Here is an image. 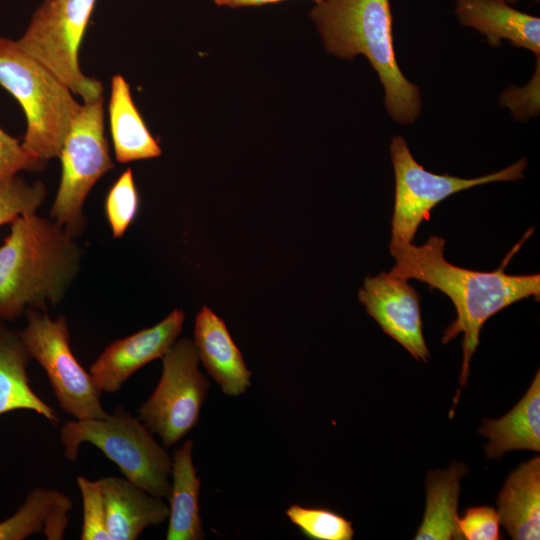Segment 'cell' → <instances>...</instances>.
Masks as SVG:
<instances>
[{
    "label": "cell",
    "instance_id": "obj_28",
    "mask_svg": "<svg viewBox=\"0 0 540 540\" xmlns=\"http://www.w3.org/2000/svg\"><path fill=\"white\" fill-rule=\"evenodd\" d=\"M463 539L498 540L500 539V519L497 510L491 506H474L466 509L458 520Z\"/></svg>",
    "mask_w": 540,
    "mask_h": 540
},
{
    "label": "cell",
    "instance_id": "obj_15",
    "mask_svg": "<svg viewBox=\"0 0 540 540\" xmlns=\"http://www.w3.org/2000/svg\"><path fill=\"white\" fill-rule=\"evenodd\" d=\"M455 13L461 24L479 31L492 47L506 39L539 58V17L518 11L505 0H457Z\"/></svg>",
    "mask_w": 540,
    "mask_h": 540
},
{
    "label": "cell",
    "instance_id": "obj_18",
    "mask_svg": "<svg viewBox=\"0 0 540 540\" xmlns=\"http://www.w3.org/2000/svg\"><path fill=\"white\" fill-rule=\"evenodd\" d=\"M30 355L20 333L12 331L0 320V415L14 410H31L59 423L55 410L31 388L27 373Z\"/></svg>",
    "mask_w": 540,
    "mask_h": 540
},
{
    "label": "cell",
    "instance_id": "obj_25",
    "mask_svg": "<svg viewBox=\"0 0 540 540\" xmlns=\"http://www.w3.org/2000/svg\"><path fill=\"white\" fill-rule=\"evenodd\" d=\"M139 208V196L133 172L127 168L110 188L105 200V214L114 238H121Z\"/></svg>",
    "mask_w": 540,
    "mask_h": 540
},
{
    "label": "cell",
    "instance_id": "obj_30",
    "mask_svg": "<svg viewBox=\"0 0 540 540\" xmlns=\"http://www.w3.org/2000/svg\"><path fill=\"white\" fill-rule=\"evenodd\" d=\"M219 6H228V7H242V6H259L269 3H276L283 0H213ZM316 4L322 2L323 0H313Z\"/></svg>",
    "mask_w": 540,
    "mask_h": 540
},
{
    "label": "cell",
    "instance_id": "obj_10",
    "mask_svg": "<svg viewBox=\"0 0 540 540\" xmlns=\"http://www.w3.org/2000/svg\"><path fill=\"white\" fill-rule=\"evenodd\" d=\"M395 174V202L391 222L392 239L412 242L421 222L445 198L471 187L497 181L522 179L526 158L491 174L476 178H460L427 171L413 157L402 136H395L390 145Z\"/></svg>",
    "mask_w": 540,
    "mask_h": 540
},
{
    "label": "cell",
    "instance_id": "obj_16",
    "mask_svg": "<svg viewBox=\"0 0 540 540\" xmlns=\"http://www.w3.org/2000/svg\"><path fill=\"white\" fill-rule=\"evenodd\" d=\"M500 524L514 540L540 538V458L521 463L497 497Z\"/></svg>",
    "mask_w": 540,
    "mask_h": 540
},
{
    "label": "cell",
    "instance_id": "obj_2",
    "mask_svg": "<svg viewBox=\"0 0 540 540\" xmlns=\"http://www.w3.org/2000/svg\"><path fill=\"white\" fill-rule=\"evenodd\" d=\"M82 257L76 238L55 220L36 213L15 218L0 246V320L60 304Z\"/></svg>",
    "mask_w": 540,
    "mask_h": 540
},
{
    "label": "cell",
    "instance_id": "obj_3",
    "mask_svg": "<svg viewBox=\"0 0 540 540\" xmlns=\"http://www.w3.org/2000/svg\"><path fill=\"white\" fill-rule=\"evenodd\" d=\"M328 53L352 60L364 55L384 88L393 120L411 124L421 111L418 86L401 72L395 57L389 0H323L310 11Z\"/></svg>",
    "mask_w": 540,
    "mask_h": 540
},
{
    "label": "cell",
    "instance_id": "obj_31",
    "mask_svg": "<svg viewBox=\"0 0 540 540\" xmlns=\"http://www.w3.org/2000/svg\"><path fill=\"white\" fill-rule=\"evenodd\" d=\"M507 3H511V4H514L516 3L518 0H505ZM534 1H537L539 2V0H534Z\"/></svg>",
    "mask_w": 540,
    "mask_h": 540
},
{
    "label": "cell",
    "instance_id": "obj_1",
    "mask_svg": "<svg viewBox=\"0 0 540 540\" xmlns=\"http://www.w3.org/2000/svg\"><path fill=\"white\" fill-rule=\"evenodd\" d=\"M445 240L431 236L420 245L401 239L390 241V253L395 259L390 275L405 280L416 279L430 289L446 294L454 304L456 319L445 329L442 342L463 334V362L460 388L469 375L470 360L479 345L484 323L505 307L524 298L539 300L540 276L510 275L505 272L509 258L519 245L507 255L500 268L491 272L474 271L449 263L444 257Z\"/></svg>",
    "mask_w": 540,
    "mask_h": 540
},
{
    "label": "cell",
    "instance_id": "obj_21",
    "mask_svg": "<svg viewBox=\"0 0 540 540\" xmlns=\"http://www.w3.org/2000/svg\"><path fill=\"white\" fill-rule=\"evenodd\" d=\"M72 505L71 499L58 490L37 487L14 515L0 522V540H22L36 533L48 540H61Z\"/></svg>",
    "mask_w": 540,
    "mask_h": 540
},
{
    "label": "cell",
    "instance_id": "obj_24",
    "mask_svg": "<svg viewBox=\"0 0 540 540\" xmlns=\"http://www.w3.org/2000/svg\"><path fill=\"white\" fill-rule=\"evenodd\" d=\"M46 195L41 181L29 184L19 174L0 181V226L21 215L36 213Z\"/></svg>",
    "mask_w": 540,
    "mask_h": 540
},
{
    "label": "cell",
    "instance_id": "obj_7",
    "mask_svg": "<svg viewBox=\"0 0 540 540\" xmlns=\"http://www.w3.org/2000/svg\"><path fill=\"white\" fill-rule=\"evenodd\" d=\"M96 0H43L16 40L84 102L103 97V85L79 66V47Z\"/></svg>",
    "mask_w": 540,
    "mask_h": 540
},
{
    "label": "cell",
    "instance_id": "obj_6",
    "mask_svg": "<svg viewBox=\"0 0 540 540\" xmlns=\"http://www.w3.org/2000/svg\"><path fill=\"white\" fill-rule=\"evenodd\" d=\"M103 97L84 102L63 142L62 172L51 219L78 238L86 227L83 206L95 183L114 168L104 134Z\"/></svg>",
    "mask_w": 540,
    "mask_h": 540
},
{
    "label": "cell",
    "instance_id": "obj_20",
    "mask_svg": "<svg viewBox=\"0 0 540 540\" xmlns=\"http://www.w3.org/2000/svg\"><path fill=\"white\" fill-rule=\"evenodd\" d=\"M109 121L114 152L119 163L161 155L160 146L150 134L132 100L129 84L119 74L111 80Z\"/></svg>",
    "mask_w": 540,
    "mask_h": 540
},
{
    "label": "cell",
    "instance_id": "obj_22",
    "mask_svg": "<svg viewBox=\"0 0 540 540\" xmlns=\"http://www.w3.org/2000/svg\"><path fill=\"white\" fill-rule=\"evenodd\" d=\"M468 472L463 463H453L445 470L429 472L426 479V508L414 539H463L458 526L460 481Z\"/></svg>",
    "mask_w": 540,
    "mask_h": 540
},
{
    "label": "cell",
    "instance_id": "obj_12",
    "mask_svg": "<svg viewBox=\"0 0 540 540\" xmlns=\"http://www.w3.org/2000/svg\"><path fill=\"white\" fill-rule=\"evenodd\" d=\"M185 314L175 309L156 325L109 344L89 369L96 386L117 392L140 368L161 358L183 330Z\"/></svg>",
    "mask_w": 540,
    "mask_h": 540
},
{
    "label": "cell",
    "instance_id": "obj_11",
    "mask_svg": "<svg viewBox=\"0 0 540 540\" xmlns=\"http://www.w3.org/2000/svg\"><path fill=\"white\" fill-rule=\"evenodd\" d=\"M358 298L385 334L416 360L427 362L429 350L422 332L420 295L408 280L388 272L367 277Z\"/></svg>",
    "mask_w": 540,
    "mask_h": 540
},
{
    "label": "cell",
    "instance_id": "obj_8",
    "mask_svg": "<svg viewBox=\"0 0 540 540\" xmlns=\"http://www.w3.org/2000/svg\"><path fill=\"white\" fill-rule=\"evenodd\" d=\"M161 359V378L138 409V418L164 447H171L198 424L210 381L199 369L197 350L189 338L177 339Z\"/></svg>",
    "mask_w": 540,
    "mask_h": 540
},
{
    "label": "cell",
    "instance_id": "obj_29",
    "mask_svg": "<svg viewBox=\"0 0 540 540\" xmlns=\"http://www.w3.org/2000/svg\"><path fill=\"white\" fill-rule=\"evenodd\" d=\"M539 64L537 58V68L528 85L523 88L510 87L501 95V104L508 107L518 120L535 116L539 112Z\"/></svg>",
    "mask_w": 540,
    "mask_h": 540
},
{
    "label": "cell",
    "instance_id": "obj_4",
    "mask_svg": "<svg viewBox=\"0 0 540 540\" xmlns=\"http://www.w3.org/2000/svg\"><path fill=\"white\" fill-rule=\"evenodd\" d=\"M0 85L21 105L26 117L22 147L48 161L59 157L82 105L49 69L28 55L17 41L0 37Z\"/></svg>",
    "mask_w": 540,
    "mask_h": 540
},
{
    "label": "cell",
    "instance_id": "obj_27",
    "mask_svg": "<svg viewBox=\"0 0 540 540\" xmlns=\"http://www.w3.org/2000/svg\"><path fill=\"white\" fill-rule=\"evenodd\" d=\"M45 165L46 161L28 153L18 139L0 127V181L21 171H40Z\"/></svg>",
    "mask_w": 540,
    "mask_h": 540
},
{
    "label": "cell",
    "instance_id": "obj_14",
    "mask_svg": "<svg viewBox=\"0 0 540 540\" xmlns=\"http://www.w3.org/2000/svg\"><path fill=\"white\" fill-rule=\"evenodd\" d=\"M103 494L107 528L112 540H135L148 527L168 519L169 505L128 479H98Z\"/></svg>",
    "mask_w": 540,
    "mask_h": 540
},
{
    "label": "cell",
    "instance_id": "obj_26",
    "mask_svg": "<svg viewBox=\"0 0 540 540\" xmlns=\"http://www.w3.org/2000/svg\"><path fill=\"white\" fill-rule=\"evenodd\" d=\"M83 502V523L80 539L112 540L107 528L106 511L100 484L84 476L77 478Z\"/></svg>",
    "mask_w": 540,
    "mask_h": 540
},
{
    "label": "cell",
    "instance_id": "obj_5",
    "mask_svg": "<svg viewBox=\"0 0 540 540\" xmlns=\"http://www.w3.org/2000/svg\"><path fill=\"white\" fill-rule=\"evenodd\" d=\"M65 457L76 461L81 443L89 442L117 465L126 479L148 493L168 499L172 457L153 433L122 408L104 418L66 422L60 432Z\"/></svg>",
    "mask_w": 540,
    "mask_h": 540
},
{
    "label": "cell",
    "instance_id": "obj_19",
    "mask_svg": "<svg viewBox=\"0 0 540 540\" xmlns=\"http://www.w3.org/2000/svg\"><path fill=\"white\" fill-rule=\"evenodd\" d=\"M192 451V440L185 441L182 447L173 451L167 540H201L205 537L199 506L201 480L196 474Z\"/></svg>",
    "mask_w": 540,
    "mask_h": 540
},
{
    "label": "cell",
    "instance_id": "obj_23",
    "mask_svg": "<svg viewBox=\"0 0 540 540\" xmlns=\"http://www.w3.org/2000/svg\"><path fill=\"white\" fill-rule=\"evenodd\" d=\"M289 520L312 540H351L352 522L342 515L322 508H307L293 504L286 510Z\"/></svg>",
    "mask_w": 540,
    "mask_h": 540
},
{
    "label": "cell",
    "instance_id": "obj_9",
    "mask_svg": "<svg viewBox=\"0 0 540 540\" xmlns=\"http://www.w3.org/2000/svg\"><path fill=\"white\" fill-rule=\"evenodd\" d=\"M25 315L20 336L30 357L44 369L60 408L79 420L106 417L102 391L72 353L66 318L51 319L47 311L37 309Z\"/></svg>",
    "mask_w": 540,
    "mask_h": 540
},
{
    "label": "cell",
    "instance_id": "obj_13",
    "mask_svg": "<svg viewBox=\"0 0 540 540\" xmlns=\"http://www.w3.org/2000/svg\"><path fill=\"white\" fill-rule=\"evenodd\" d=\"M193 341L199 360L224 394L236 397L247 390L252 374L225 322L207 306L196 316Z\"/></svg>",
    "mask_w": 540,
    "mask_h": 540
},
{
    "label": "cell",
    "instance_id": "obj_17",
    "mask_svg": "<svg viewBox=\"0 0 540 540\" xmlns=\"http://www.w3.org/2000/svg\"><path fill=\"white\" fill-rule=\"evenodd\" d=\"M479 433L488 438L484 450L498 459L512 450L540 451V371L521 400L503 417L485 419Z\"/></svg>",
    "mask_w": 540,
    "mask_h": 540
}]
</instances>
